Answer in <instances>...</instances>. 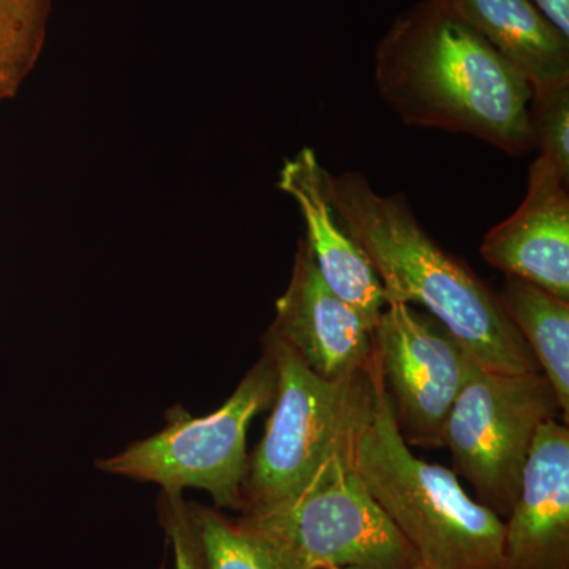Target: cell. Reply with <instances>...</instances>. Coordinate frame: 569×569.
<instances>
[{
  "label": "cell",
  "mask_w": 569,
  "mask_h": 569,
  "mask_svg": "<svg viewBox=\"0 0 569 569\" xmlns=\"http://www.w3.org/2000/svg\"><path fill=\"white\" fill-rule=\"evenodd\" d=\"M350 458L370 496L427 567L507 569L503 520L468 497L455 471L411 452L373 350L351 426Z\"/></svg>",
  "instance_id": "3957f363"
},
{
  "label": "cell",
  "mask_w": 569,
  "mask_h": 569,
  "mask_svg": "<svg viewBox=\"0 0 569 569\" xmlns=\"http://www.w3.org/2000/svg\"><path fill=\"white\" fill-rule=\"evenodd\" d=\"M490 47L541 92L569 84V39L530 0H445Z\"/></svg>",
  "instance_id": "4fadbf2b"
},
{
  "label": "cell",
  "mask_w": 569,
  "mask_h": 569,
  "mask_svg": "<svg viewBox=\"0 0 569 569\" xmlns=\"http://www.w3.org/2000/svg\"><path fill=\"white\" fill-rule=\"evenodd\" d=\"M529 114L533 148L569 181V84L535 92Z\"/></svg>",
  "instance_id": "e0dca14e"
},
{
  "label": "cell",
  "mask_w": 569,
  "mask_h": 569,
  "mask_svg": "<svg viewBox=\"0 0 569 569\" xmlns=\"http://www.w3.org/2000/svg\"><path fill=\"white\" fill-rule=\"evenodd\" d=\"M52 0H0V100L28 78L47 39Z\"/></svg>",
  "instance_id": "9a60e30c"
},
{
  "label": "cell",
  "mask_w": 569,
  "mask_h": 569,
  "mask_svg": "<svg viewBox=\"0 0 569 569\" xmlns=\"http://www.w3.org/2000/svg\"><path fill=\"white\" fill-rule=\"evenodd\" d=\"M372 350L408 447L443 448L445 422L477 359L441 326L400 302L381 310Z\"/></svg>",
  "instance_id": "ba28073f"
},
{
  "label": "cell",
  "mask_w": 569,
  "mask_h": 569,
  "mask_svg": "<svg viewBox=\"0 0 569 569\" xmlns=\"http://www.w3.org/2000/svg\"><path fill=\"white\" fill-rule=\"evenodd\" d=\"M505 522L507 569H569V429L539 427Z\"/></svg>",
  "instance_id": "8fae6325"
},
{
  "label": "cell",
  "mask_w": 569,
  "mask_h": 569,
  "mask_svg": "<svg viewBox=\"0 0 569 569\" xmlns=\"http://www.w3.org/2000/svg\"><path fill=\"white\" fill-rule=\"evenodd\" d=\"M376 84L407 126L533 151L529 82L445 0H422L378 41Z\"/></svg>",
  "instance_id": "6da1fadb"
},
{
  "label": "cell",
  "mask_w": 569,
  "mask_h": 569,
  "mask_svg": "<svg viewBox=\"0 0 569 569\" xmlns=\"http://www.w3.org/2000/svg\"><path fill=\"white\" fill-rule=\"evenodd\" d=\"M500 305L542 376L556 392L561 417L569 418V301L526 280L508 277L498 293Z\"/></svg>",
  "instance_id": "5bb4252c"
},
{
  "label": "cell",
  "mask_w": 569,
  "mask_h": 569,
  "mask_svg": "<svg viewBox=\"0 0 569 569\" xmlns=\"http://www.w3.org/2000/svg\"><path fill=\"white\" fill-rule=\"evenodd\" d=\"M276 391V365L263 350L260 361L219 410L194 418L181 407L171 408L162 432L97 466L107 473L156 482L162 492L203 489L217 508L242 511L249 466L247 432L252 419L274 403Z\"/></svg>",
  "instance_id": "5b68a950"
},
{
  "label": "cell",
  "mask_w": 569,
  "mask_h": 569,
  "mask_svg": "<svg viewBox=\"0 0 569 569\" xmlns=\"http://www.w3.org/2000/svg\"><path fill=\"white\" fill-rule=\"evenodd\" d=\"M263 342L276 365L277 391L264 436L249 458L241 512L301 493L346 440L366 388V370L351 380H323L274 336L266 332Z\"/></svg>",
  "instance_id": "8992f818"
},
{
  "label": "cell",
  "mask_w": 569,
  "mask_h": 569,
  "mask_svg": "<svg viewBox=\"0 0 569 569\" xmlns=\"http://www.w3.org/2000/svg\"><path fill=\"white\" fill-rule=\"evenodd\" d=\"M561 415L541 370L505 373L477 365L443 427L455 473L473 486L482 507L508 518L539 427Z\"/></svg>",
  "instance_id": "52a82bcc"
},
{
  "label": "cell",
  "mask_w": 569,
  "mask_h": 569,
  "mask_svg": "<svg viewBox=\"0 0 569 569\" xmlns=\"http://www.w3.org/2000/svg\"><path fill=\"white\" fill-rule=\"evenodd\" d=\"M546 20L569 39V0H530Z\"/></svg>",
  "instance_id": "d6986e66"
},
{
  "label": "cell",
  "mask_w": 569,
  "mask_h": 569,
  "mask_svg": "<svg viewBox=\"0 0 569 569\" xmlns=\"http://www.w3.org/2000/svg\"><path fill=\"white\" fill-rule=\"evenodd\" d=\"M328 186L340 220L383 287L387 305L425 307L485 369L539 370L498 295L427 234L403 194L378 193L361 173H329Z\"/></svg>",
  "instance_id": "7a4b0ae2"
},
{
  "label": "cell",
  "mask_w": 569,
  "mask_h": 569,
  "mask_svg": "<svg viewBox=\"0 0 569 569\" xmlns=\"http://www.w3.org/2000/svg\"><path fill=\"white\" fill-rule=\"evenodd\" d=\"M332 569H362V568H332ZM391 569H432L427 567V565L422 563V561H419L417 565H411V567L406 568H391Z\"/></svg>",
  "instance_id": "ffe728a7"
},
{
  "label": "cell",
  "mask_w": 569,
  "mask_h": 569,
  "mask_svg": "<svg viewBox=\"0 0 569 569\" xmlns=\"http://www.w3.org/2000/svg\"><path fill=\"white\" fill-rule=\"evenodd\" d=\"M328 174L316 151L302 148L284 160L277 187L298 204L307 242L326 284L373 331L387 298L372 264L332 204Z\"/></svg>",
  "instance_id": "7c38bea8"
},
{
  "label": "cell",
  "mask_w": 569,
  "mask_h": 569,
  "mask_svg": "<svg viewBox=\"0 0 569 569\" xmlns=\"http://www.w3.org/2000/svg\"><path fill=\"white\" fill-rule=\"evenodd\" d=\"M350 433L301 493L236 520L287 569H391L421 561L356 471Z\"/></svg>",
  "instance_id": "277c9868"
},
{
  "label": "cell",
  "mask_w": 569,
  "mask_h": 569,
  "mask_svg": "<svg viewBox=\"0 0 569 569\" xmlns=\"http://www.w3.org/2000/svg\"><path fill=\"white\" fill-rule=\"evenodd\" d=\"M206 569H287L263 539L217 509L189 503Z\"/></svg>",
  "instance_id": "2e32d148"
},
{
  "label": "cell",
  "mask_w": 569,
  "mask_h": 569,
  "mask_svg": "<svg viewBox=\"0 0 569 569\" xmlns=\"http://www.w3.org/2000/svg\"><path fill=\"white\" fill-rule=\"evenodd\" d=\"M159 516L174 553V569H206L189 503L182 493L162 492Z\"/></svg>",
  "instance_id": "ac0fdd59"
},
{
  "label": "cell",
  "mask_w": 569,
  "mask_h": 569,
  "mask_svg": "<svg viewBox=\"0 0 569 569\" xmlns=\"http://www.w3.org/2000/svg\"><path fill=\"white\" fill-rule=\"evenodd\" d=\"M569 181L545 157L530 164L522 204L482 239L486 263L569 301Z\"/></svg>",
  "instance_id": "30bf717a"
},
{
  "label": "cell",
  "mask_w": 569,
  "mask_h": 569,
  "mask_svg": "<svg viewBox=\"0 0 569 569\" xmlns=\"http://www.w3.org/2000/svg\"><path fill=\"white\" fill-rule=\"evenodd\" d=\"M268 332L328 381L361 376L372 356V329L326 284L306 236L299 239L290 283L277 299Z\"/></svg>",
  "instance_id": "9c48e42d"
}]
</instances>
